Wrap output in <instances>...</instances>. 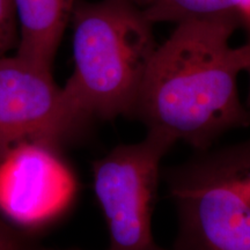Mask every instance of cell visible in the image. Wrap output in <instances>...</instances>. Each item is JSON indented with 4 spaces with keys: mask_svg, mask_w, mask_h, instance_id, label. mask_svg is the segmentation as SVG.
Here are the masks:
<instances>
[{
    "mask_svg": "<svg viewBox=\"0 0 250 250\" xmlns=\"http://www.w3.org/2000/svg\"><path fill=\"white\" fill-rule=\"evenodd\" d=\"M77 0H13L20 24L17 56L52 70Z\"/></svg>",
    "mask_w": 250,
    "mask_h": 250,
    "instance_id": "7",
    "label": "cell"
},
{
    "mask_svg": "<svg viewBox=\"0 0 250 250\" xmlns=\"http://www.w3.org/2000/svg\"><path fill=\"white\" fill-rule=\"evenodd\" d=\"M17 14L13 0H0V57L13 43Z\"/></svg>",
    "mask_w": 250,
    "mask_h": 250,
    "instance_id": "9",
    "label": "cell"
},
{
    "mask_svg": "<svg viewBox=\"0 0 250 250\" xmlns=\"http://www.w3.org/2000/svg\"><path fill=\"white\" fill-rule=\"evenodd\" d=\"M76 181L51 147L22 142L0 158V210L23 226H37L66 208Z\"/></svg>",
    "mask_w": 250,
    "mask_h": 250,
    "instance_id": "6",
    "label": "cell"
},
{
    "mask_svg": "<svg viewBox=\"0 0 250 250\" xmlns=\"http://www.w3.org/2000/svg\"><path fill=\"white\" fill-rule=\"evenodd\" d=\"M176 208L174 250H250V206L223 148H208L165 173Z\"/></svg>",
    "mask_w": 250,
    "mask_h": 250,
    "instance_id": "3",
    "label": "cell"
},
{
    "mask_svg": "<svg viewBox=\"0 0 250 250\" xmlns=\"http://www.w3.org/2000/svg\"><path fill=\"white\" fill-rule=\"evenodd\" d=\"M131 1L132 2H134V4L136 5H138V6H140V7H146V6H147L149 2L152 1V0H131Z\"/></svg>",
    "mask_w": 250,
    "mask_h": 250,
    "instance_id": "12",
    "label": "cell"
},
{
    "mask_svg": "<svg viewBox=\"0 0 250 250\" xmlns=\"http://www.w3.org/2000/svg\"><path fill=\"white\" fill-rule=\"evenodd\" d=\"M87 124L56 85L52 70L19 56L0 57V158L22 142L52 148Z\"/></svg>",
    "mask_w": 250,
    "mask_h": 250,
    "instance_id": "5",
    "label": "cell"
},
{
    "mask_svg": "<svg viewBox=\"0 0 250 250\" xmlns=\"http://www.w3.org/2000/svg\"><path fill=\"white\" fill-rule=\"evenodd\" d=\"M0 250H26L22 240L8 226L0 223Z\"/></svg>",
    "mask_w": 250,
    "mask_h": 250,
    "instance_id": "11",
    "label": "cell"
},
{
    "mask_svg": "<svg viewBox=\"0 0 250 250\" xmlns=\"http://www.w3.org/2000/svg\"><path fill=\"white\" fill-rule=\"evenodd\" d=\"M237 167H239L243 192L250 205V142L240 144L237 147Z\"/></svg>",
    "mask_w": 250,
    "mask_h": 250,
    "instance_id": "10",
    "label": "cell"
},
{
    "mask_svg": "<svg viewBox=\"0 0 250 250\" xmlns=\"http://www.w3.org/2000/svg\"><path fill=\"white\" fill-rule=\"evenodd\" d=\"M144 11L154 24L224 21L239 23L241 27L233 0H152Z\"/></svg>",
    "mask_w": 250,
    "mask_h": 250,
    "instance_id": "8",
    "label": "cell"
},
{
    "mask_svg": "<svg viewBox=\"0 0 250 250\" xmlns=\"http://www.w3.org/2000/svg\"><path fill=\"white\" fill-rule=\"evenodd\" d=\"M239 23L192 21L176 24L149 62L134 117L176 144L205 151L228 131L250 125L237 79L248 72L250 50L230 45Z\"/></svg>",
    "mask_w": 250,
    "mask_h": 250,
    "instance_id": "1",
    "label": "cell"
},
{
    "mask_svg": "<svg viewBox=\"0 0 250 250\" xmlns=\"http://www.w3.org/2000/svg\"><path fill=\"white\" fill-rule=\"evenodd\" d=\"M74 71L62 87L86 123L134 117L144 78L158 43L143 7L131 0H77Z\"/></svg>",
    "mask_w": 250,
    "mask_h": 250,
    "instance_id": "2",
    "label": "cell"
},
{
    "mask_svg": "<svg viewBox=\"0 0 250 250\" xmlns=\"http://www.w3.org/2000/svg\"><path fill=\"white\" fill-rule=\"evenodd\" d=\"M175 143L147 132L94 164V191L109 230V250H165L152 229L161 161Z\"/></svg>",
    "mask_w": 250,
    "mask_h": 250,
    "instance_id": "4",
    "label": "cell"
}]
</instances>
